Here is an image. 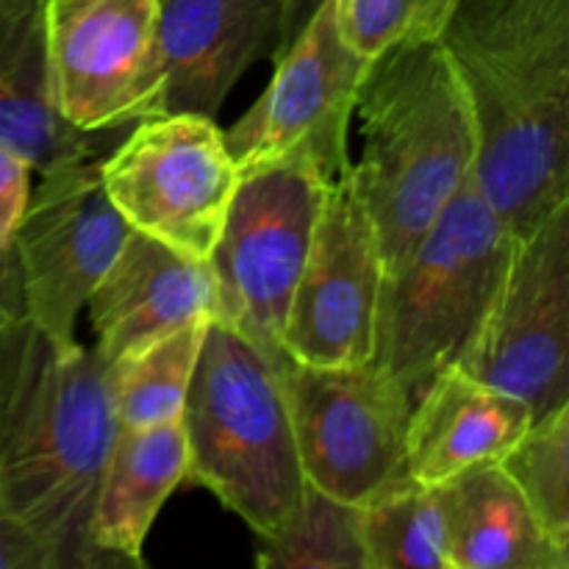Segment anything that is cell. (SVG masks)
<instances>
[{"label":"cell","instance_id":"21","mask_svg":"<svg viewBox=\"0 0 569 569\" xmlns=\"http://www.w3.org/2000/svg\"><path fill=\"white\" fill-rule=\"evenodd\" d=\"M261 569H367L361 506L306 483L276 531L256 537Z\"/></svg>","mask_w":569,"mask_h":569},{"label":"cell","instance_id":"24","mask_svg":"<svg viewBox=\"0 0 569 569\" xmlns=\"http://www.w3.org/2000/svg\"><path fill=\"white\" fill-rule=\"evenodd\" d=\"M459 0H333L345 44L372 61L400 44L437 42Z\"/></svg>","mask_w":569,"mask_h":569},{"label":"cell","instance_id":"28","mask_svg":"<svg viewBox=\"0 0 569 569\" xmlns=\"http://www.w3.org/2000/svg\"><path fill=\"white\" fill-rule=\"evenodd\" d=\"M322 3L326 0H281V28H278V44L272 50V59H278L292 44V39L303 31L306 22L315 17Z\"/></svg>","mask_w":569,"mask_h":569},{"label":"cell","instance_id":"17","mask_svg":"<svg viewBox=\"0 0 569 569\" xmlns=\"http://www.w3.org/2000/svg\"><path fill=\"white\" fill-rule=\"evenodd\" d=\"M131 126L81 131L59 114L44 53V0H0V142L33 172L106 156Z\"/></svg>","mask_w":569,"mask_h":569},{"label":"cell","instance_id":"12","mask_svg":"<svg viewBox=\"0 0 569 569\" xmlns=\"http://www.w3.org/2000/svg\"><path fill=\"white\" fill-rule=\"evenodd\" d=\"M159 0H44V53L59 114L81 131L133 126L159 98Z\"/></svg>","mask_w":569,"mask_h":569},{"label":"cell","instance_id":"19","mask_svg":"<svg viewBox=\"0 0 569 569\" xmlns=\"http://www.w3.org/2000/svg\"><path fill=\"white\" fill-rule=\"evenodd\" d=\"M450 569H569L531 506L498 461H483L437 487Z\"/></svg>","mask_w":569,"mask_h":569},{"label":"cell","instance_id":"5","mask_svg":"<svg viewBox=\"0 0 569 569\" xmlns=\"http://www.w3.org/2000/svg\"><path fill=\"white\" fill-rule=\"evenodd\" d=\"M515 231L476 178L403 261L383 272L372 365L411 398L459 365L509 261Z\"/></svg>","mask_w":569,"mask_h":569},{"label":"cell","instance_id":"6","mask_svg":"<svg viewBox=\"0 0 569 569\" xmlns=\"http://www.w3.org/2000/svg\"><path fill=\"white\" fill-rule=\"evenodd\" d=\"M328 187L309 159L242 172L209 253L214 320L276 361H292L283 353V328Z\"/></svg>","mask_w":569,"mask_h":569},{"label":"cell","instance_id":"26","mask_svg":"<svg viewBox=\"0 0 569 569\" xmlns=\"http://www.w3.org/2000/svg\"><path fill=\"white\" fill-rule=\"evenodd\" d=\"M22 320H28L26 278H22L20 256L11 239V242H0V331Z\"/></svg>","mask_w":569,"mask_h":569},{"label":"cell","instance_id":"8","mask_svg":"<svg viewBox=\"0 0 569 569\" xmlns=\"http://www.w3.org/2000/svg\"><path fill=\"white\" fill-rule=\"evenodd\" d=\"M459 367L528 403L533 420L569 403V200L515 233Z\"/></svg>","mask_w":569,"mask_h":569},{"label":"cell","instance_id":"11","mask_svg":"<svg viewBox=\"0 0 569 569\" xmlns=\"http://www.w3.org/2000/svg\"><path fill=\"white\" fill-rule=\"evenodd\" d=\"M100 159L39 172L11 237L26 278L28 320L59 348L78 345V315L131 233L106 194Z\"/></svg>","mask_w":569,"mask_h":569},{"label":"cell","instance_id":"2","mask_svg":"<svg viewBox=\"0 0 569 569\" xmlns=\"http://www.w3.org/2000/svg\"><path fill=\"white\" fill-rule=\"evenodd\" d=\"M114 433L109 365L94 348H59L31 320L0 331V509L50 569H100L89 517Z\"/></svg>","mask_w":569,"mask_h":569},{"label":"cell","instance_id":"27","mask_svg":"<svg viewBox=\"0 0 569 569\" xmlns=\"http://www.w3.org/2000/svg\"><path fill=\"white\" fill-rule=\"evenodd\" d=\"M0 569H50L37 539L0 509Z\"/></svg>","mask_w":569,"mask_h":569},{"label":"cell","instance_id":"4","mask_svg":"<svg viewBox=\"0 0 569 569\" xmlns=\"http://www.w3.org/2000/svg\"><path fill=\"white\" fill-rule=\"evenodd\" d=\"M211 320L183 400L189 472L256 537L276 531L306 487L287 367Z\"/></svg>","mask_w":569,"mask_h":569},{"label":"cell","instance_id":"25","mask_svg":"<svg viewBox=\"0 0 569 569\" xmlns=\"http://www.w3.org/2000/svg\"><path fill=\"white\" fill-rule=\"evenodd\" d=\"M33 167L17 150L0 142V242H11L28 198H31Z\"/></svg>","mask_w":569,"mask_h":569},{"label":"cell","instance_id":"10","mask_svg":"<svg viewBox=\"0 0 569 569\" xmlns=\"http://www.w3.org/2000/svg\"><path fill=\"white\" fill-rule=\"evenodd\" d=\"M264 92L226 131L239 172L287 159H309L328 181L350 161V122L370 61L345 44L333 0L315 11L278 59Z\"/></svg>","mask_w":569,"mask_h":569},{"label":"cell","instance_id":"7","mask_svg":"<svg viewBox=\"0 0 569 569\" xmlns=\"http://www.w3.org/2000/svg\"><path fill=\"white\" fill-rule=\"evenodd\" d=\"M239 178L226 131L192 111L142 117L100 159V181L128 228L189 259H209Z\"/></svg>","mask_w":569,"mask_h":569},{"label":"cell","instance_id":"3","mask_svg":"<svg viewBox=\"0 0 569 569\" xmlns=\"http://www.w3.org/2000/svg\"><path fill=\"white\" fill-rule=\"evenodd\" d=\"M361 156L350 164L383 272L409 256L476 172V126L442 44H400L367 64L356 94Z\"/></svg>","mask_w":569,"mask_h":569},{"label":"cell","instance_id":"9","mask_svg":"<svg viewBox=\"0 0 569 569\" xmlns=\"http://www.w3.org/2000/svg\"><path fill=\"white\" fill-rule=\"evenodd\" d=\"M287 395L306 483L367 506L406 472V428L415 398L395 378L365 365H289Z\"/></svg>","mask_w":569,"mask_h":569},{"label":"cell","instance_id":"18","mask_svg":"<svg viewBox=\"0 0 569 569\" xmlns=\"http://www.w3.org/2000/svg\"><path fill=\"white\" fill-rule=\"evenodd\" d=\"M187 472L181 420L148 428L117 426L89 517V542L100 569L144 565L150 528L170 495L187 481Z\"/></svg>","mask_w":569,"mask_h":569},{"label":"cell","instance_id":"22","mask_svg":"<svg viewBox=\"0 0 569 569\" xmlns=\"http://www.w3.org/2000/svg\"><path fill=\"white\" fill-rule=\"evenodd\" d=\"M361 539L367 569H450L437 489L411 478L361 506Z\"/></svg>","mask_w":569,"mask_h":569},{"label":"cell","instance_id":"15","mask_svg":"<svg viewBox=\"0 0 569 569\" xmlns=\"http://www.w3.org/2000/svg\"><path fill=\"white\" fill-rule=\"evenodd\" d=\"M94 353L114 365L122 356L183 326L214 320L209 259H189L148 233L131 231L87 300Z\"/></svg>","mask_w":569,"mask_h":569},{"label":"cell","instance_id":"16","mask_svg":"<svg viewBox=\"0 0 569 569\" xmlns=\"http://www.w3.org/2000/svg\"><path fill=\"white\" fill-rule=\"evenodd\" d=\"M531 422L528 403L453 365L411 406L406 472L420 487L437 489L470 467L503 459Z\"/></svg>","mask_w":569,"mask_h":569},{"label":"cell","instance_id":"1","mask_svg":"<svg viewBox=\"0 0 569 569\" xmlns=\"http://www.w3.org/2000/svg\"><path fill=\"white\" fill-rule=\"evenodd\" d=\"M476 126V178L515 233L569 200V0H459L439 37Z\"/></svg>","mask_w":569,"mask_h":569},{"label":"cell","instance_id":"20","mask_svg":"<svg viewBox=\"0 0 569 569\" xmlns=\"http://www.w3.org/2000/svg\"><path fill=\"white\" fill-rule=\"evenodd\" d=\"M209 322L200 320L178 328L109 365V395L117 426L148 428L181 420Z\"/></svg>","mask_w":569,"mask_h":569},{"label":"cell","instance_id":"14","mask_svg":"<svg viewBox=\"0 0 569 569\" xmlns=\"http://www.w3.org/2000/svg\"><path fill=\"white\" fill-rule=\"evenodd\" d=\"M278 28L281 0H159L153 114L192 111L217 120L239 78L272 59Z\"/></svg>","mask_w":569,"mask_h":569},{"label":"cell","instance_id":"13","mask_svg":"<svg viewBox=\"0 0 569 569\" xmlns=\"http://www.w3.org/2000/svg\"><path fill=\"white\" fill-rule=\"evenodd\" d=\"M381 283V244L348 167L322 200L289 306L283 353L315 367L370 361Z\"/></svg>","mask_w":569,"mask_h":569},{"label":"cell","instance_id":"23","mask_svg":"<svg viewBox=\"0 0 569 569\" xmlns=\"http://www.w3.org/2000/svg\"><path fill=\"white\" fill-rule=\"evenodd\" d=\"M498 465L531 506L545 537L569 556V403L537 417Z\"/></svg>","mask_w":569,"mask_h":569}]
</instances>
